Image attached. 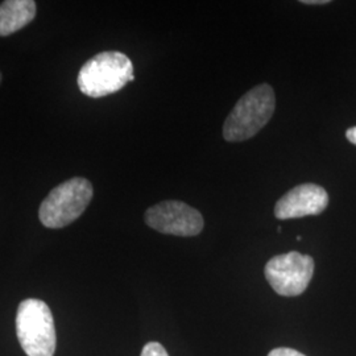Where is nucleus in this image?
<instances>
[{
  "mask_svg": "<svg viewBox=\"0 0 356 356\" xmlns=\"http://www.w3.org/2000/svg\"><path fill=\"white\" fill-rule=\"evenodd\" d=\"M134 65L124 53L102 51L83 65L78 74V88L91 98H102L132 82Z\"/></svg>",
  "mask_w": 356,
  "mask_h": 356,
  "instance_id": "1",
  "label": "nucleus"
},
{
  "mask_svg": "<svg viewBox=\"0 0 356 356\" xmlns=\"http://www.w3.org/2000/svg\"><path fill=\"white\" fill-rule=\"evenodd\" d=\"M275 108L276 97L269 85L263 83L250 90L227 116L223 126V138L229 143L251 139L267 126Z\"/></svg>",
  "mask_w": 356,
  "mask_h": 356,
  "instance_id": "2",
  "label": "nucleus"
},
{
  "mask_svg": "<svg viewBox=\"0 0 356 356\" xmlns=\"http://www.w3.org/2000/svg\"><path fill=\"white\" fill-rule=\"evenodd\" d=\"M89 179L74 177L60 184L48 194L38 210L40 222L48 229H63L88 209L92 198Z\"/></svg>",
  "mask_w": 356,
  "mask_h": 356,
  "instance_id": "3",
  "label": "nucleus"
},
{
  "mask_svg": "<svg viewBox=\"0 0 356 356\" xmlns=\"http://www.w3.org/2000/svg\"><path fill=\"white\" fill-rule=\"evenodd\" d=\"M16 332L26 355H54V321L49 306L44 301L28 298L20 302L16 316Z\"/></svg>",
  "mask_w": 356,
  "mask_h": 356,
  "instance_id": "4",
  "label": "nucleus"
},
{
  "mask_svg": "<svg viewBox=\"0 0 356 356\" xmlns=\"http://www.w3.org/2000/svg\"><path fill=\"white\" fill-rule=\"evenodd\" d=\"M313 273V257L294 251L272 257L264 269L272 289L284 297H296L305 292Z\"/></svg>",
  "mask_w": 356,
  "mask_h": 356,
  "instance_id": "5",
  "label": "nucleus"
},
{
  "mask_svg": "<svg viewBox=\"0 0 356 356\" xmlns=\"http://www.w3.org/2000/svg\"><path fill=\"white\" fill-rule=\"evenodd\" d=\"M145 223L161 234L175 236H195L204 229V216L189 204L164 201L145 213Z\"/></svg>",
  "mask_w": 356,
  "mask_h": 356,
  "instance_id": "6",
  "label": "nucleus"
},
{
  "mask_svg": "<svg viewBox=\"0 0 356 356\" xmlns=\"http://www.w3.org/2000/svg\"><path fill=\"white\" fill-rule=\"evenodd\" d=\"M329 204V194L316 184H302L284 194L275 204L277 219H296L307 216H318Z\"/></svg>",
  "mask_w": 356,
  "mask_h": 356,
  "instance_id": "7",
  "label": "nucleus"
},
{
  "mask_svg": "<svg viewBox=\"0 0 356 356\" xmlns=\"http://www.w3.org/2000/svg\"><path fill=\"white\" fill-rule=\"evenodd\" d=\"M36 16L33 0H6L0 4V36H10L23 29Z\"/></svg>",
  "mask_w": 356,
  "mask_h": 356,
  "instance_id": "8",
  "label": "nucleus"
},
{
  "mask_svg": "<svg viewBox=\"0 0 356 356\" xmlns=\"http://www.w3.org/2000/svg\"><path fill=\"white\" fill-rule=\"evenodd\" d=\"M140 356H169L166 353L165 348L163 347V344L157 343V342H149L145 344Z\"/></svg>",
  "mask_w": 356,
  "mask_h": 356,
  "instance_id": "9",
  "label": "nucleus"
},
{
  "mask_svg": "<svg viewBox=\"0 0 356 356\" xmlns=\"http://www.w3.org/2000/svg\"><path fill=\"white\" fill-rule=\"evenodd\" d=\"M268 356H305L293 348H286V347H280V348H275L269 353Z\"/></svg>",
  "mask_w": 356,
  "mask_h": 356,
  "instance_id": "10",
  "label": "nucleus"
},
{
  "mask_svg": "<svg viewBox=\"0 0 356 356\" xmlns=\"http://www.w3.org/2000/svg\"><path fill=\"white\" fill-rule=\"evenodd\" d=\"M346 138L351 144L356 145V127L348 128L346 132Z\"/></svg>",
  "mask_w": 356,
  "mask_h": 356,
  "instance_id": "11",
  "label": "nucleus"
},
{
  "mask_svg": "<svg viewBox=\"0 0 356 356\" xmlns=\"http://www.w3.org/2000/svg\"><path fill=\"white\" fill-rule=\"evenodd\" d=\"M301 3L310 6V4H327V3H330V1H329V0H302Z\"/></svg>",
  "mask_w": 356,
  "mask_h": 356,
  "instance_id": "12",
  "label": "nucleus"
},
{
  "mask_svg": "<svg viewBox=\"0 0 356 356\" xmlns=\"http://www.w3.org/2000/svg\"><path fill=\"white\" fill-rule=\"evenodd\" d=\"M0 83H1V73H0Z\"/></svg>",
  "mask_w": 356,
  "mask_h": 356,
  "instance_id": "13",
  "label": "nucleus"
}]
</instances>
